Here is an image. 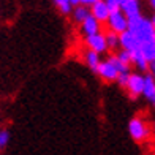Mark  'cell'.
<instances>
[{"instance_id": "obj_9", "label": "cell", "mask_w": 155, "mask_h": 155, "mask_svg": "<svg viewBox=\"0 0 155 155\" xmlns=\"http://www.w3.org/2000/svg\"><path fill=\"white\" fill-rule=\"evenodd\" d=\"M81 30H82V33L86 35V37L100 33V22H98V21L92 16V13H90V16L81 24Z\"/></svg>"}, {"instance_id": "obj_10", "label": "cell", "mask_w": 155, "mask_h": 155, "mask_svg": "<svg viewBox=\"0 0 155 155\" xmlns=\"http://www.w3.org/2000/svg\"><path fill=\"white\" fill-rule=\"evenodd\" d=\"M131 65H135L139 71H147V70H150V63L144 57V54L141 49L131 52Z\"/></svg>"}, {"instance_id": "obj_18", "label": "cell", "mask_w": 155, "mask_h": 155, "mask_svg": "<svg viewBox=\"0 0 155 155\" xmlns=\"http://www.w3.org/2000/svg\"><path fill=\"white\" fill-rule=\"evenodd\" d=\"M116 55H117L119 60L125 63V65H131V54H130L128 51H124V49H120V51L116 52Z\"/></svg>"}, {"instance_id": "obj_7", "label": "cell", "mask_w": 155, "mask_h": 155, "mask_svg": "<svg viewBox=\"0 0 155 155\" xmlns=\"http://www.w3.org/2000/svg\"><path fill=\"white\" fill-rule=\"evenodd\" d=\"M120 49H124V51H128L130 54L135 52V51H138V49H141L139 41H138V38L135 37V33H131L130 30L120 33Z\"/></svg>"}, {"instance_id": "obj_4", "label": "cell", "mask_w": 155, "mask_h": 155, "mask_svg": "<svg viewBox=\"0 0 155 155\" xmlns=\"http://www.w3.org/2000/svg\"><path fill=\"white\" fill-rule=\"evenodd\" d=\"M127 92H128L130 98H138L144 92V74L141 73H131L130 81L127 84Z\"/></svg>"}, {"instance_id": "obj_8", "label": "cell", "mask_w": 155, "mask_h": 155, "mask_svg": "<svg viewBox=\"0 0 155 155\" xmlns=\"http://www.w3.org/2000/svg\"><path fill=\"white\" fill-rule=\"evenodd\" d=\"M90 13H92V16L98 21V22H108L109 15H111V11L108 8V5L104 3V0H100V2H97L95 5H92Z\"/></svg>"}, {"instance_id": "obj_1", "label": "cell", "mask_w": 155, "mask_h": 155, "mask_svg": "<svg viewBox=\"0 0 155 155\" xmlns=\"http://www.w3.org/2000/svg\"><path fill=\"white\" fill-rule=\"evenodd\" d=\"M128 30L131 33H135V37L139 41V46L155 41V29H153L152 21L146 19L143 16L128 19Z\"/></svg>"}, {"instance_id": "obj_22", "label": "cell", "mask_w": 155, "mask_h": 155, "mask_svg": "<svg viewBox=\"0 0 155 155\" xmlns=\"http://www.w3.org/2000/svg\"><path fill=\"white\" fill-rule=\"evenodd\" d=\"M97 2H100V0H81V5H86V6H92V5H95Z\"/></svg>"}, {"instance_id": "obj_24", "label": "cell", "mask_w": 155, "mask_h": 155, "mask_svg": "<svg viewBox=\"0 0 155 155\" xmlns=\"http://www.w3.org/2000/svg\"><path fill=\"white\" fill-rule=\"evenodd\" d=\"M150 74L153 76V79H155V62L150 63Z\"/></svg>"}, {"instance_id": "obj_20", "label": "cell", "mask_w": 155, "mask_h": 155, "mask_svg": "<svg viewBox=\"0 0 155 155\" xmlns=\"http://www.w3.org/2000/svg\"><path fill=\"white\" fill-rule=\"evenodd\" d=\"M104 3L108 5V8H109L111 13L119 11V10L122 8V6H120V2H119V0H104Z\"/></svg>"}, {"instance_id": "obj_25", "label": "cell", "mask_w": 155, "mask_h": 155, "mask_svg": "<svg viewBox=\"0 0 155 155\" xmlns=\"http://www.w3.org/2000/svg\"><path fill=\"white\" fill-rule=\"evenodd\" d=\"M149 2H150V6L155 10V0H149Z\"/></svg>"}, {"instance_id": "obj_2", "label": "cell", "mask_w": 155, "mask_h": 155, "mask_svg": "<svg viewBox=\"0 0 155 155\" xmlns=\"http://www.w3.org/2000/svg\"><path fill=\"white\" fill-rule=\"evenodd\" d=\"M128 133H130V136H131L133 141H136V143H144V141H147L150 138L152 130H150L149 124H147L143 117L136 116V117L130 119Z\"/></svg>"}, {"instance_id": "obj_11", "label": "cell", "mask_w": 155, "mask_h": 155, "mask_svg": "<svg viewBox=\"0 0 155 155\" xmlns=\"http://www.w3.org/2000/svg\"><path fill=\"white\" fill-rule=\"evenodd\" d=\"M143 97L147 98L149 101H152L155 98V79L150 73L144 74V92H143Z\"/></svg>"}, {"instance_id": "obj_3", "label": "cell", "mask_w": 155, "mask_h": 155, "mask_svg": "<svg viewBox=\"0 0 155 155\" xmlns=\"http://www.w3.org/2000/svg\"><path fill=\"white\" fill-rule=\"evenodd\" d=\"M108 27H109V30L120 35L128 30V18L122 13V10L111 13L109 19H108Z\"/></svg>"}, {"instance_id": "obj_19", "label": "cell", "mask_w": 155, "mask_h": 155, "mask_svg": "<svg viewBox=\"0 0 155 155\" xmlns=\"http://www.w3.org/2000/svg\"><path fill=\"white\" fill-rule=\"evenodd\" d=\"M130 76H131V71H128V73H119L117 84H119L120 87L127 89V84H128V81H130Z\"/></svg>"}, {"instance_id": "obj_17", "label": "cell", "mask_w": 155, "mask_h": 155, "mask_svg": "<svg viewBox=\"0 0 155 155\" xmlns=\"http://www.w3.org/2000/svg\"><path fill=\"white\" fill-rule=\"evenodd\" d=\"M8 143H10V131L2 128V130H0V152L8 146Z\"/></svg>"}, {"instance_id": "obj_30", "label": "cell", "mask_w": 155, "mask_h": 155, "mask_svg": "<svg viewBox=\"0 0 155 155\" xmlns=\"http://www.w3.org/2000/svg\"><path fill=\"white\" fill-rule=\"evenodd\" d=\"M152 63H153V62H152Z\"/></svg>"}, {"instance_id": "obj_27", "label": "cell", "mask_w": 155, "mask_h": 155, "mask_svg": "<svg viewBox=\"0 0 155 155\" xmlns=\"http://www.w3.org/2000/svg\"><path fill=\"white\" fill-rule=\"evenodd\" d=\"M150 21H152V24H153V29H155V15H153V18H152Z\"/></svg>"}, {"instance_id": "obj_5", "label": "cell", "mask_w": 155, "mask_h": 155, "mask_svg": "<svg viewBox=\"0 0 155 155\" xmlns=\"http://www.w3.org/2000/svg\"><path fill=\"white\" fill-rule=\"evenodd\" d=\"M86 45L87 49L94 51L97 54H103L108 51V43H106V37L104 33H95V35H90V37H86Z\"/></svg>"}, {"instance_id": "obj_14", "label": "cell", "mask_w": 155, "mask_h": 155, "mask_svg": "<svg viewBox=\"0 0 155 155\" xmlns=\"http://www.w3.org/2000/svg\"><path fill=\"white\" fill-rule=\"evenodd\" d=\"M71 15H73V21H74V22L82 24L84 21L90 16V11H89V8L86 5H78V6H74V10H73Z\"/></svg>"}, {"instance_id": "obj_29", "label": "cell", "mask_w": 155, "mask_h": 155, "mask_svg": "<svg viewBox=\"0 0 155 155\" xmlns=\"http://www.w3.org/2000/svg\"><path fill=\"white\" fill-rule=\"evenodd\" d=\"M150 103H152V104H153V108H155V98H153V100H152V101H150Z\"/></svg>"}, {"instance_id": "obj_12", "label": "cell", "mask_w": 155, "mask_h": 155, "mask_svg": "<svg viewBox=\"0 0 155 155\" xmlns=\"http://www.w3.org/2000/svg\"><path fill=\"white\" fill-rule=\"evenodd\" d=\"M120 10L128 19L141 16V13H139V0H128Z\"/></svg>"}, {"instance_id": "obj_21", "label": "cell", "mask_w": 155, "mask_h": 155, "mask_svg": "<svg viewBox=\"0 0 155 155\" xmlns=\"http://www.w3.org/2000/svg\"><path fill=\"white\" fill-rule=\"evenodd\" d=\"M73 5L71 3H67V5H62V6H59V11L62 13V15H70V13H73Z\"/></svg>"}, {"instance_id": "obj_6", "label": "cell", "mask_w": 155, "mask_h": 155, "mask_svg": "<svg viewBox=\"0 0 155 155\" xmlns=\"http://www.w3.org/2000/svg\"><path fill=\"white\" fill-rule=\"evenodd\" d=\"M97 74L106 82H117V78H119L117 68L112 65L109 60H103L100 63V67H98V70H97Z\"/></svg>"}, {"instance_id": "obj_15", "label": "cell", "mask_w": 155, "mask_h": 155, "mask_svg": "<svg viewBox=\"0 0 155 155\" xmlns=\"http://www.w3.org/2000/svg\"><path fill=\"white\" fill-rule=\"evenodd\" d=\"M104 37H106V43H108V49L111 51H116V49L120 46V35L112 32V30H108L104 33Z\"/></svg>"}, {"instance_id": "obj_28", "label": "cell", "mask_w": 155, "mask_h": 155, "mask_svg": "<svg viewBox=\"0 0 155 155\" xmlns=\"http://www.w3.org/2000/svg\"><path fill=\"white\" fill-rule=\"evenodd\" d=\"M152 133L155 135V122H153V125H152Z\"/></svg>"}, {"instance_id": "obj_26", "label": "cell", "mask_w": 155, "mask_h": 155, "mask_svg": "<svg viewBox=\"0 0 155 155\" xmlns=\"http://www.w3.org/2000/svg\"><path fill=\"white\" fill-rule=\"evenodd\" d=\"M119 2H120V6H124L127 2H128V0H119Z\"/></svg>"}, {"instance_id": "obj_13", "label": "cell", "mask_w": 155, "mask_h": 155, "mask_svg": "<svg viewBox=\"0 0 155 155\" xmlns=\"http://www.w3.org/2000/svg\"><path fill=\"white\" fill-rule=\"evenodd\" d=\"M84 60H86V65L92 70L94 73H97V70H98V67H100V63H101L100 54H97L94 51H90V49H87L86 54H84Z\"/></svg>"}, {"instance_id": "obj_23", "label": "cell", "mask_w": 155, "mask_h": 155, "mask_svg": "<svg viewBox=\"0 0 155 155\" xmlns=\"http://www.w3.org/2000/svg\"><path fill=\"white\" fill-rule=\"evenodd\" d=\"M52 2L57 5V6H62V5H67V3H71V0H52Z\"/></svg>"}, {"instance_id": "obj_16", "label": "cell", "mask_w": 155, "mask_h": 155, "mask_svg": "<svg viewBox=\"0 0 155 155\" xmlns=\"http://www.w3.org/2000/svg\"><path fill=\"white\" fill-rule=\"evenodd\" d=\"M108 60L117 68V71H119V73H128V71H131V70H130V65H125L124 62H120V60L117 59V55H116V54L109 55V59H108Z\"/></svg>"}]
</instances>
